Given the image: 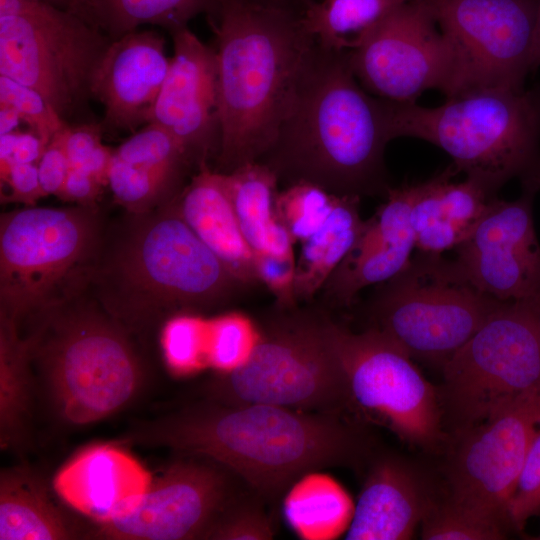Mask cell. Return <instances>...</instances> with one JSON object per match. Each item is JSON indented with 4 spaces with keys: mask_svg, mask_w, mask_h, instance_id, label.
<instances>
[{
    "mask_svg": "<svg viewBox=\"0 0 540 540\" xmlns=\"http://www.w3.org/2000/svg\"><path fill=\"white\" fill-rule=\"evenodd\" d=\"M179 456L157 478H152L134 512L111 522L93 523L92 535L108 540L205 539L246 485L228 468L209 458Z\"/></svg>",
    "mask_w": 540,
    "mask_h": 540,
    "instance_id": "obj_15",
    "label": "cell"
},
{
    "mask_svg": "<svg viewBox=\"0 0 540 540\" xmlns=\"http://www.w3.org/2000/svg\"><path fill=\"white\" fill-rule=\"evenodd\" d=\"M354 508L347 540H407L435 504L431 481L408 460L394 455L371 457Z\"/></svg>",
    "mask_w": 540,
    "mask_h": 540,
    "instance_id": "obj_21",
    "label": "cell"
},
{
    "mask_svg": "<svg viewBox=\"0 0 540 540\" xmlns=\"http://www.w3.org/2000/svg\"><path fill=\"white\" fill-rule=\"evenodd\" d=\"M263 503L249 488L224 509L208 531L210 540H269L275 535L273 521Z\"/></svg>",
    "mask_w": 540,
    "mask_h": 540,
    "instance_id": "obj_36",
    "label": "cell"
},
{
    "mask_svg": "<svg viewBox=\"0 0 540 540\" xmlns=\"http://www.w3.org/2000/svg\"><path fill=\"white\" fill-rule=\"evenodd\" d=\"M387 101L391 139L414 137L444 150L462 171L496 195L513 177L539 170L540 85L479 89L437 107Z\"/></svg>",
    "mask_w": 540,
    "mask_h": 540,
    "instance_id": "obj_6",
    "label": "cell"
},
{
    "mask_svg": "<svg viewBox=\"0 0 540 540\" xmlns=\"http://www.w3.org/2000/svg\"><path fill=\"white\" fill-rule=\"evenodd\" d=\"M501 303L478 289L455 260L421 252L381 283L369 314L371 327L411 358L442 367Z\"/></svg>",
    "mask_w": 540,
    "mask_h": 540,
    "instance_id": "obj_10",
    "label": "cell"
},
{
    "mask_svg": "<svg viewBox=\"0 0 540 540\" xmlns=\"http://www.w3.org/2000/svg\"><path fill=\"white\" fill-rule=\"evenodd\" d=\"M77 302L36 319L27 337L52 411L64 424L85 426L131 403L144 370L132 335L98 303Z\"/></svg>",
    "mask_w": 540,
    "mask_h": 540,
    "instance_id": "obj_5",
    "label": "cell"
},
{
    "mask_svg": "<svg viewBox=\"0 0 540 540\" xmlns=\"http://www.w3.org/2000/svg\"><path fill=\"white\" fill-rule=\"evenodd\" d=\"M33 1H41L45 3H49L55 6H58L63 9H69L74 0H33Z\"/></svg>",
    "mask_w": 540,
    "mask_h": 540,
    "instance_id": "obj_50",
    "label": "cell"
},
{
    "mask_svg": "<svg viewBox=\"0 0 540 540\" xmlns=\"http://www.w3.org/2000/svg\"><path fill=\"white\" fill-rule=\"evenodd\" d=\"M225 180L241 232L253 254L294 256L295 243L276 212L279 179L275 172L257 161L225 174Z\"/></svg>",
    "mask_w": 540,
    "mask_h": 540,
    "instance_id": "obj_26",
    "label": "cell"
},
{
    "mask_svg": "<svg viewBox=\"0 0 540 540\" xmlns=\"http://www.w3.org/2000/svg\"><path fill=\"white\" fill-rule=\"evenodd\" d=\"M170 58L154 30L110 40L91 79L90 96L104 107L102 129L132 131L151 122Z\"/></svg>",
    "mask_w": 540,
    "mask_h": 540,
    "instance_id": "obj_19",
    "label": "cell"
},
{
    "mask_svg": "<svg viewBox=\"0 0 540 540\" xmlns=\"http://www.w3.org/2000/svg\"><path fill=\"white\" fill-rule=\"evenodd\" d=\"M208 322L182 313L164 322L161 347L168 368L178 374L192 372L207 360Z\"/></svg>",
    "mask_w": 540,
    "mask_h": 540,
    "instance_id": "obj_35",
    "label": "cell"
},
{
    "mask_svg": "<svg viewBox=\"0 0 540 540\" xmlns=\"http://www.w3.org/2000/svg\"><path fill=\"white\" fill-rule=\"evenodd\" d=\"M22 119L12 107L0 105V135L16 132Z\"/></svg>",
    "mask_w": 540,
    "mask_h": 540,
    "instance_id": "obj_47",
    "label": "cell"
},
{
    "mask_svg": "<svg viewBox=\"0 0 540 540\" xmlns=\"http://www.w3.org/2000/svg\"><path fill=\"white\" fill-rule=\"evenodd\" d=\"M61 131L49 142L37 163L44 196L59 195L71 168L64 151Z\"/></svg>",
    "mask_w": 540,
    "mask_h": 540,
    "instance_id": "obj_42",
    "label": "cell"
},
{
    "mask_svg": "<svg viewBox=\"0 0 540 540\" xmlns=\"http://www.w3.org/2000/svg\"><path fill=\"white\" fill-rule=\"evenodd\" d=\"M447 39L453 77L446 98L479 89H524L534 70L539 0H421Z\"/></svg>",
    "mask_w": 540,
    "mask_h": 540,
    "instance_id": "obj_13",
    "label": "cell"
},
{
    "mask_svg": "<svg viewBox=\"0 0 540 540\" xmlns=\"http://www.w3.org/2000/svg\"><path fill=\"white\" fill-rule=\"evenodd\" d=\"M539 303L502 302L443 364L438 392L448 435L540 391Z\"/></svg>",
    "mask_w": 540,
    "mask_h": 540,
    "instance_id": "obj_9",
    "label": "cell"
},
{
    "mask_svg": "<svg viewBox=\"0 0 540 540\" xmlns=\"http://www.w3.org/2000/svg\"><path fill=\"white\" fill-rule=\"evenodd\" d=\"M46 146L34 133L16 132L11 162L20 164H37Z\"/></svg>",
    "mask_w": 540,
    "mask_h": 540,
    "instance_id": "obj_45",
    "label": "cell"
},
{
    "mask_svg": "<svg viewBox=\"0 0 540 540\" xmlns=\"http://www.w3.org/2000/svg\"><path fill=\"white\" fill-rule=\"evenodd\" d=\"M102 126L87 123L78 126L68 124L61 131L64 151L70 167H81L102 144Z\"/></svg>",
    "mask_w": 540,
    "mask_h": 540,
    "instance_id": "obj_43",
    "label": "cell"
},
{
    "mask_svg": "<svg viewBox=\"0 0 540 540\" xmlns=\"http://www.w3.org/2000/svg\"><path fill=\"white\" fill-rule=\"evenodd\" d=\"M360 198L336 195L324 224L301 243L294 284L297 301L309 300L318 293L351 250L364 225Z\"/></svg>",
    "mask_w": 540,
    "mask_h": 540,
    "instance_id": "obj_27",
    "label": "cell"
},
{
    "mask_svg": "<svg viewBox=\"0 0 540 540\" xmlns=\"http://www.w3.org/2000/svg\"><path fill=\"white\" fill-rule=\"evenodd\" d=\"M540 66V0L538 1L537 16H536V35H535V54L534 67Z\"/></svg>",
    "mask_w": 540,
    "mask_h": 540,
    "instance_id": "obj_49",
    "label": "cell"
},
{
    "mask_svg": "<svg viewBox=\"0 0 540 540\" xmlns=\"http://www.w3.org/2000/svg\"><path fill=\"white\" fill-rule=\"evenodd\" d=\"M538 320H539V326H540V303H539V306H538Z\"/></svg>",
    "mask_w": 540,
    "mask_h": 540,
    "instance_id": "obj_52",
    "label": "cell"
},
{
    "mask_svg": "<svg viewBox=\"0 0 540 540\" xmlns=\"http://www.w3.org/2000/svg\"><path fill=\"white\" fill-rule=\"evenodd\" d=\"M181 176L128 163L113 152L107 185L120 206L131 214H140L160 207L177 195Z\"/></svg>",
    "mask_w": 540,
    "mask_h": 540,
    "instance_id": "obj_32",
    "label": "cell"
},
{
    "mask_svg": "<svg viewBox=\"0 0 540 540\" xmlns=\"http://www.w3.org/2000/svg\"><path fill=\"white\" fill-rule=\"evenodd\" d=\"M78 535L34 472L24 467L1 471L0 540H64Z\"/></svg>",
    "mask_w": 540,
    "mask_h": 540,
    "instance_id": "obj_25",
    "label": "cell"
},
{
    "mask_svg": "<svg viewBox=\"0 0 540 540\" xmlns=\"http://www.w3.org/2000/svg\"><path fill=\"white\" fill-rule=\"evenodd\" d=\"M110 40L70 10L0 0V75L37 90L64 120L90 96Z\"/></svg>",
    "mask_w": 540,
    "mask_h": 540,
    "instance_id": "obj_11",
    "label": "cell"
},
{
    "mask_svg": "<svg viewBox=\"0 0 540 540\" xmlns=\"http://www.w3.org/2000/svg\"><path fill=\"white\" fill-rule=\"evenodd\" d=\"M114 154L131 164L182 175L190 164L185 149L165 127L149 122L121 143Z\"/></svg>",
    "mask_w": 540,
    "mask_h": 540,
    "instance_id": "obj_34",
    "label": "cell"
},
{
    "mask_svg": "<svg viewBox=\"0 0 540 540\" xmlns=\"http://www.w3.org/2000/svg\"><path fill=\"white\" fill-rule=\"evenodd\" d=\"M9 188V192L1 195L2 202L21 203L34 206L45 197L41 189L37 164L13 163L1 174V184Z\"/></svg>",
    "mask_w": 540,
    "mask_h": 540,
    "instance_id": "obj_41",
    "label": "cell"
},
{
    "mask_svg": "<svg viewBox=\"0 0 540 540\" xmlns=\"http://www.w3.org/2000/svg\"><path fill=\"white\" fill-rule=\"evenodd\" d=\"M426 185L388 189L385 202L364 220L351 250L320 290L330 305H351L362 289L391 279L409 264L415 249L410 211Z\"/></svg>",
    "mask_w": 540,
    "mask_h": 540,
    "instance_id": "obj_20",
    "label": "cell"
},
{
    "mask_svg": "<svg viewBox=\"0 0 540 540\" xmlns=\"http://www.w3.org/2000/svg\"><path fill=\"white\" fill-rule=\"evenodd\" d=\"M254 263L259 282L275 296L278 307H295L298 302L294 290L295 257L260 254L254 255Z\"/></svg>",
    "mask_w": 540,
    "mask_h": 540,
    "instance_id": "obj_40",
    "label": "cell"
},
{
    "mask_svg": "<svg viewBox=\"0 0 540 540\" xmlns=\"http://www.w3.org/2000/svg\"><path fill=\"white\" fill-rule=\"evenodd\" d=\"M124 441L209 458L265 503L277 501L311 472L362 467L373 455L368 434L341 412L209 399L137 424Z\"/></svg>",
    "mask_w": 540,
    "mask_h": 540,
    "instance_id": "obj_1",
    "label": "cell"
},
{
    "mask_svg": "<svg viewBox=\"0 0 540 540\" xmlns=\"http://www.w3.org/2000/svg\"><path fill=\"white\" fill-rule=\"evenodd\" d=\"M410 0H307L301 24L321 48L350 52L358 48L387 15Z\"/></svg>",
    "mask_w": 540,
    "mask_h": 540,
    "instance_id": "obj_29",
    "label": "cell"
},
{
    "mask_svg": "<svg viewBox=\"0 0 540 540\" xmlns=\"http://www.w3.org/2000/svg\"><path fill=\"white\" fill-rule=\"evenodd\" d=\"M212 0H74L68 10L111 40L146 24L169 32L206 12Z\"/></svg>",
    "mask_w": 540,
    "mask_h": 540,
    "instance_id": "obj_30",
    "label": "cell"
},
{
    "mask_svg": "<svg viewBox=\"0 0 540 540\" xmlns=\"http://www.w3.org/2000/svg\"><path fill=\"white\" fill-rule=\"evenodd\" d=\"M257 331L248 356L204 385L205 399L335 413L348 406L346 381L322 313L280 308Z\"/></svg>",
    "mask_w": 540,
    "mask_h": 540,
    "instance_id": "obj_8",
    "label": "cell"
},
{
    "mask_svg": "<svg viewBox=\"0 0 540 540\" xmlns=\"http://www.w3.org/2000/svg\"><path fill=\"white\" fill-rule=\"evenodd\" d=\"M390 140L387 101L361 86L348 52L316 44L260 162L288 184L306 181L335 195H386Z\"/></svg>",
    "mask_w": 540,
    "mask_h": 540,
    "instance_id": "obj_3",
    "label": "cell"
},
{
    "mask_svg": "<svg viewBox=\"0 0 540 540\" xmlns=\"http://www.w3.org/2000/svg\"><path fill=\"white\" fill-rule=\"evenodd\" d=\"M0 105L15 109L45 146L67 125L41 93L4 75H0Z\"/></svg>",
    "mask_w": 540,
    "mask_h": 540,
    "instance_id": "obj_38",
    "label": "cell"
},
{
    "mask_svg": "<svg viewBox=\"0 0 540 540\" xmlns=\"http://www.w3.org/2000/svg\"><path fill=\"white\" fill-rule=\"evenodd\" d=\"M456 173L451 165L427 180L412 205L410 226L420 252L442 254L455 249L471 234L496 196L471 178L452 182Z\"/></svg>",
    "mask_w": 540,
    "mask_h": 540,
    "instance_id": "obj_24",
    "label": "cell"
},
{
    "mask_svg": "<svg viewBox=\"0 0 540 540\" xmlns=\"http://www.w3.org/2000/svg\"><path fill=\"white\" fill-rule=\"evenodd\" d=\"M539 433L540 391L453 436L456 443L447 464L445 494L492 512L510 524V496Z\"/></svg>",
    "mask_w": 540,
    "mask_h": 540,
    "instance_id": "obj_16",
    "label": "cell"
},
{
    "mask_svg": "<svg viewBox=\"0 0 540 540\" xmlns=\"http://www.w3.org/2000/svg\"><path fill=\"white\" fill-rule=\"evenodd\" d=\"M523 182H524V184L532 185L537 190L540 189V167H539L538 172L535 174V176H533L532 178H530V179H528L526 181H523Z\"/></svg>",
    "mask_w": 540,
    "mask_h": 540,
    "instance_id": "obj_51",
    "label": "cell"
},
{
    "mask_svg": "<svg viewBox=\"0 0 540 540\" xmlns=\"http://www.w3.org/2000/svg\"><path fill=\"white\" fill-rule=\"evenodd\" d=\"M502 517L450 496H439L421 523L427 540H499L511 531Z\"/></svg>",
    "mask_w": 540,
    "mask_h": 540,
    "instance_id": "obj_31",
    "label": "cell"
},
{
    "mask_svg": "<svg viewBox=\"0 0 540 540\" xmlns=\"http://www.w3.org/2000/svg\"><path fill=\"white\" fill-rule=\"evenodd\" d=\"M94 207L27 206L0 218V315L18 325L78 299L101 249Z\"/></svg>",
    "mask_w": 540,
    "mask_h": 540,
    "instance_id": "obj_7",
    "label": "cell"
},
{
    "mask_svg": "<svg viewBox=\"0 0 540 540\" xmlns=\"http://www.w3.org/2000/svg\"><path fill=\"white\" fill-rule=\"evenodd\" d=\"M90 280L97 303L133 335L227 303L242 285L180 215L174 197L131 214Z\"/></svg>",
    "mask_w": 540,
    "mask_h": 540,
    "instance_id": "obj_4",
    "label": "cell"
},
{
    "mask_svg": "<svg viewBox=\"0 0 540 540\" xmlns=\"http://www.w3.org/2000/svg\"><path fill=\"white\" fill-rule=\"evenodd\" d=\"M256 337L253 326L239 314H227L208 321V364L218 371L238 366L248 356Z\"/></svg>",
    "mask_w": 540,
    "mask_h": 540,
    "instance_id": "obj_37",
    "label": "cell"
},
{
    "mask_svg": "<svg viewBox=\"0 0 540 540\" xmlns=\"http://www.w3.org/2000/svg\"><path fill=\"white\" fill-rule=\"evenodd\" d=\"M174 201L188 226L242 285L259 282L254 254L241 232L224 173L208 164L201 166Z\"/></svg>",
    "mask_w": 540,
    "mask_h": 540,
    "instance_id": "obj_23",
    "label": "cell"
},
{
    "mask_svg": "<svg viewBox=\"0 0 540 540\" xmlns=\"http://www.w3.org/2000/svg\"><path fill=\"white\" fill-rule=\"evenodd\" d=\"M170 33L173 56L151 122L172 133L200 168L217 158L220 145L215 54L188 26Z\"/></svg>",
    "mask_w": 540,
    "mask_h": 540,
    "instance_id": "obj_18",
    "label": "cell"
},
{
    "mask_svg": "<svg viewBox=\"0 0 540 540\" xmlns=\"http://www.w3.org/2000/svg\"><path fill=\"white\" fill-rule=\"evenodd\" d=\"M335 199V194L316 184L298 181L278 193L276 212L294 243H302L324 224Z\"/></svg>",
    "mask_w": 540,
    "mask_h": 540,
    "instance_id": "obj_33",
    "label": "cell"
},
{
    "mask_svg": "<svg viewBox=\"0 0 540 540\" xmlns=\"http://www.w3.org/2000/svg\"><path fill=\"white\" fill-rule=\"evenodd\" d=\"M328 330L343 369L348 406L420 448L448 438L438 388L412 358L374 327L355 333L329 318Z\"/></svg>",
    "mask_w": 540,
    "mask_h": 540,
    "instance_id": "obj_12",
    "label": "cell"
},
{
    "mask_svg": "<svg viewBox=\"0 0 540 540\" xmlns=\"http://www.w3.org/2000/svg\"><path fill=\"white\" fill-rule=\"evenodd\" d=\"M220 145L216 171L261 159L273 147L316 42L300 11L259 0H212Z\"/></svg>",
    "mask_w": 540,
    "mask_h": 540,
    "instance_id": "obj_2",
    "label": "cell"
},
{
    "mask_svg": "<svg viewBox=\"0 0 540 540\" xmlns=\"http://www.w3.org/2000/svg\"><path fill=\"white\" fill-rule=\"evenodd\" d=\"M113 152L114 149L101 144L81 167L76 168L84 169L94 176L103 186L107 185V174Z\"/></svg>",
    "mask_w": 540,
    "mask_h": 540,
    "instance_id": "obj_46",
    "label": "cell"
},
{
    "mask_svg": "<svg viewBox=\"0 0 540 540\" xmlns=\"http://www.w3.org/2000/svg\"><path fill=\"white\" fill-rule=\"evenodd\" d=\"M151 482L150 473L125 450L97 444L71 458L53 486L71 508L93 523H106L134 512Z\"/></svg>",
    "mask_w": 540,
    "mask_h": 540,
    "instance_id": "obj_22",
    "label": "cell"
},
{
    "mask_svg": "<svg viewBox=\"0 0 540 540\" xmlns=\"http://www.w3.org/2000/svg\"><path fill=\"white\" fill-rule=\"evenodd\" d=\"M348 60L367 92L393 102H416L429 89L446 96L453 77L451 47L421 0L387 15Z\"/></svg>",
    "mask_w": 540,
    "mask_h": 540,
    "instance_id": "obj_14",
    "label": "cell"
},
{
    "mask_svg": "<svg viewBox=\"0 0 540 540\" xmlns=\"http://www.w3.org/2000/svg\"><path fill=\"white\" fill-rule=\"evenodd\" d=\"M263 3L301 11L307 0H259Z\"/></svg>",
    "mask_w": 540,
    "mask_h": 540,
    "instance_id": "obj_48",
    "label": "cell"
},
{
    "mask_svg": "<svg viewBox=\"0 0 540 540\" xmlns=\"http://www.w3.org/2000/svg\"><path fill=\"white\" fill-rule=\"evenodd\" d=\"M524 186L516 200L492 198L471 234L455 248V261L467 278L502 302H540V244L532 216L537 190Z\"/></svg>",
    "mask_w": 540,
    "mask_h": 540,
    "instance_id": "obj_17",
    "label": "cell"
},
{
    "mask_svg": "<svg viewBox=\"0 0 540 540\" xmlns=\"http://www.w3.org/2000/svg\"><path fill=\"white\" fill-rule=\"evenodd\" d=\"M102 186L84 169L71 167L57 197L64 201L75 202L80 206L94 207Z\"/></svg>",
    "mask_w": 540,
    "mask_h": 540,
    "instance_id": "obj_44",
    "label": "cell"
},
{
    "mask_svg": "<svg viewBox=\"0 0 540 540\" xmlns=\"http://www.w3.org/2000/svg\"><path fill=\"white\" fill-rule=\"evenodd\" d=\"M30 342L19 325L0 315V445L17 448L31 419L33 375Z\"/></svg>",
    "mask_w": 540,
    "mask_h": 540,
    "instance_id": "obj_28",
    "label": "cell"
},
{
    "mask_svg": "<svg viewBox=\"0 0 540 540\" xmlns=\"http://www.w3.org/2000/svg\"><path fill=\"white\" fill-rule=\"evenodd\" d=\"M513 531L520 532L528 520L540 516V433L534 439L507 508Z\"/></svg>",
    "mask_w": 540,
    "mask_h": 540,
    "instance_id": "obj_39",
    "label": "cell"
}]
</instances>
